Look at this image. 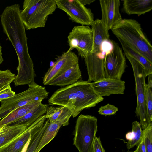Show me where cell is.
<instances>
[{
  "label": "cell",
  "instance_id": "cell-33",
  "mask_svg": "<svg viewBox=\"0 0 152 152\" xmlns=\"http://www.w3.org/2000/svg\"><path fill=\"white\" fill-rule=\"evenodd\" d=\"M91 152H105L99 137H95Z\"/></svg>",
  "mask_w": 152,
  "mask_h": 152
},
{
  "label": "cell",
  "instance_id": "cell-34",
  "mask_svg": "<svg viewBox=\"0 0 152 152\" xmlns=\"http://www.w3.org/2000/svg\"><path fill=\"white\" fill-rule=\"evenodd\" d=\"M134 152H146L145 146L143 135L141 140L138 145L137 146L136 149Z\"/></svg>",
  "mask_w": 152,
  "mask_h": 152
},
{
  "label": "cell",
  "instance_id": "cell-7",
  "mask_svg": "<svg viewBox=\"0 0 152 152\" xmlns=\"http://www.w3.org/2000/svg\"><path fill=\"white\" fill-rule=\"evenodd\" d=\"M130 62L134 76L137 104L135 113L139 118L140 123L143 130L145 129L151 123L147 115L145 101V91L146 85L144 69L138 62L126 54H124Z\"/></svg>",
  "mask_w": 152,
  "mask_h": 152
},
{
  "label": "cell",
  "instance_id": "cell-14",
  "mask_svg": "<svg viewBox=\"0 0 152 152\" xmlns=\"http://www.w3.org/2000/svg\"><path fill=\"white\" fill-rule=\"evenodd\" d=\"M91 84L96 94L102 97L113 94H123L125 88V82L121 79L105 78L91 82Z\"/></svg>",
  "mask_w": 152,
  "mask_h": 152
},
{
  "label": "cell",
  "instance_id": "cell-3",
  "mask_svg": "<svg viewBox=\"0 0 152 152\" xmlns=\"http://www.w3.org/2000/svg\"><path fill=\"white\" fill-rule=\"evenodd\" d=\"M111 30L119 40L152 63V46L138 21L132 19H122Z\"/></svg>",
  "mask_w": 152,
  "mask_h": 152
},
{
  "label": "cell",
  "instance_id": "cell-35",
  "mask_svg": "<svg viewBox=\"0 0 152 152\" xmlns=\"http://www.w3.org/2000/svg\"><path fill=\"white\" fill-rule=\"evenodd\" d=\"M80 2L84 6L86 5H89L93 3L94 0H79Z\"/></svg>",
  "mask_w": 152,
  "mask_h": 152
},
{
  "label": "cell",
  "instance_id": "cell-13",
  "mask_svg": "<svg viewBox=\"0 0 152 152\" xmlns=\"http://www.w3.org/2000/svg\"><path fill=\"white\" fill-rule=\"evenodd\" d=\"M47 118L44 115L29 126L21 134L9 143L0 148V152H19L24 147L31 137L32 132L42 126Z\"/></svg>",
  "mask_w": 152,
  "mask_h": 152
},
{
  "label": "cell",
  "instance_id": "cell-5",
  "mask_svg": "<svg viewBox=\"0 0 152 152\" xmlns=\"http://www.w3.org/2000/svg\"><path fill=\"white\" fill-rule=\"evenodd\" d=\"M97 119L90 115L82 114L77 120L73 144L79 152H91L97 131Z\"/></svg>",
  "mask_w": 152,
  "mask_h": 152
},
{
  "label": "cell",
  "instance_id": "cell-12",
  "mask_svg": "<svg viewBox=\"0 0 152 152\" xmlns=\"http://www.w3.org/2000/svg\"><path fill=\"white\" fill-rule=\"evenodd\" d=\"M102 14L101 19L109 31L122 19L119 11V0H100Z\"/></svg>",
  "mask_w": 152,
  "mask_h": 152
},
{
  "label": "cell",
  "instance_id": "cell-16",
  "mask_svg": "<svg viewBox=\"0 0 152 152\" xmlns=\"http://www.w3.org/2000/svg\"><path fill=\"white\" fill-rule=\"evenodd\" d=\"M81 72L78 64L73 66L50 81L48 85L64 86L72 84L81 77Z\"/></svg>",
  "mask_w": 152,
  "mask_h": 152
},
{
  "label": "cell",
  "instance_id": "cell-31",
  "mask_svg": "<svg viewBox=\"0 0 152 152\" xmlns=\"http://www.w3.org/2000/svg\"><path fill=\"white\" fill-rule=\"evenodd\" d=\"M113 48V45L112 40L110 39H105L103 40L101 43L99 52L102 55L105 56L111 53Z\"/></svg>",
  "mask_w": 152,
  "mask_h": 152
},
{
  "label": "cell",
  "instance_id": "cell-1",
  "mask_svg": "<svg viewBox=\"0 0 152 152\" xmlns=\"http://www.w3.org/2000/svg\"><path fill=\"white\" fill-rule=\"evenodd\" d=\"M20 12V5L14 4L6 7L0 16L3 32L13 46L18 57V73L13 81L15 86L34 83L36 76Z\"/></svg>",
  "mask_w": 152,
  "mask_h": 152
},
{
  "label": "cell",
  "instance_id": "cell-20",
  "mask_svg": "<svg viewBox=\"0 0 152 152\" xmlns=\"http://www.w3.org/2000/svg\"><path fill=\"white\" fill-rule=\"evenodd\" d=\"M42 100L33 101L13 110L0 120V128L9 125L23 116L42 103Z\"/></svg>",
  "mask_w": 152,
  "mask_h": 152
},
{
  "label": "cell",
  "instance_id": "cell-22",
  "mask_svg": "<svg viewBox=\"0 0 152 152\" xmlns=\"http://www.w3.org/2000/svg\"><path fill=\"white\" fill-rule=\"evenodd\" d=\"M6 132L0 136V148L22 134L29 126L26 124L8 125Z\"/></svg>",
  "mask_w": 152,
  "mask_h": 152
},
{
  "label": "cell",
  "instance_id": "cell-10",
  "mask_svg": "<svg viewBox=\"0 0 152 152\" xmlns=\"http://www.w3.org/2000/svg\"><path fill=\"white\" fill-rule=\"evenodd\" d=\"M112 41L113 50L110 54L106 56L104 61L105 77L120 80L127 67L126 59L118 44Z\"/></svg>",
  "mask_w": 152,
  "mask_h": 152
},
{
  "label": "cell",
  "instance_id": "cell-23",
  "mask_svg": "<svg viewBox=\"0 0 152 152\" xmlns=\"http://www.w3.org/2000/svg\"><path fill=\"white\" fill-rule=\"evenodd\" d=\"M121 45L124 54H126L140 64L143 67L146 77L152 74V63L139 53L130 48L121 40H119Z\"/></svg>",
  "mask_w": 152,
  "mask_h": 152
},
{
  "label": "cell",
  "instance_id": "cell-28",
  "mask_svg": "<svg viewBox=\"0 0 152 152\" xmlns=\"http://www.w3.org/2000/svg\"><path fill=\"white\" fill-rule=\"evenodd\" d=\"M146 152H152V124L151 123L145 129L143 130Z\"/></svg>",
  "mask_w": 152,
  "mask_h": 152
},
{
  "label": "cell",
  "instance_id": "cell-8",
  "mask_svg": "<svg viewBox=\"0 0 152 152\" xmlns=\"http://www.w3.org/2000/svg\"><path fill=\"white\" fill-rule=\"evenodd\" d=\"M69 48L68 51L76 49L79 56L84 58L92 50L93 43L92 30L89 26L80 25L74 26L68 37Z\"/></svg>",
  "mask_w": 152,
  "mask_h": 152
},
{
  "label": "cell",
  "instance_id": "cell-40",
  "mask_svg": "<svg viewBox=\"0 0 152 152\" xmlns=\"http://www.w3.org/2000/svg\"></svg>",
  "mask_w": 152,
  "mask_h": 152
},
{
  "label": "cell",
  "instance_id": "cell-25",
  "mask_svg": "<svg viewBox=\"0 0 152 152\" xmlns=\"http://www.w3.org/2000/svg\"><path fill=\"white\" fill-rule=\"evenodd\" d=\"M50 122L47 118L43 125L37 129L32 133L29 144L25 152H35L40 140Z\"/></svg>",
  "mask_w": 152,
  "mask_h": 152
},
{
  "label": "cell",
  "instance_id": "cell-6",
  "mask_svg": "<svg viewBox=\"0 0 152 152\" xmlns=\"http://www.w3.org/2000/svg\"><path fill=\"white\" fill-rule=\"evenodd\" d=\"M28 86L26 91L1 101L0 120L17 109L32 102L42 101L48 96V93L44 87L36 83Z\"/></svg>",
  "mask_w": 152,
  "mask_h": 152
},
{
  "label": "cell",
  "instance_id": "cell-19",
  "mask_svg": "<svg viewBox=\"0 0 152 152\" xmlns=\"http://www.w3.org/2000/svg\"><path fill=\"white\" fill-rule=\"evenodd\" d=\"M72 114V111L65 106H48L45 115L50 122L60 121L62 123L63 126H64L69 124V120Z\"/></svg>",
  "mask_w": 152,
  "mask_h": 152
},
{
  "label": "cell",
  "instance_id": "cell-2",
  "mask_svg": "<svg viewBox=\"0 0 152 152\" xmlns=\"http://www.w3.org/2000/svg\"><path fill=\"white\" fill-rule=\"evenodd\" d=\"M104 99L95 92L91 82L80 80L58 89L48 101L50 104L68 107L75 118L84 109L94 107Z\"/></svg>",
  "mask_w": 152,
  "mask_h": 152
},
{
  "label": "cell",
  "instance_id": "cell-38",
  "mask_svg": "<svg viewBox=\"0 0 152 152\" xmlns=\"http://www.w3.org/2000/svg\"><path fill=\"white\" fill-rule=\"evenodd\" d=\"M4 61L2 56V47L0 43V65Z\"/></svg>",
  "mask_w": 152,
  "mask_h": 152
},
{
  "label": "cell",
  "instance_id": "cell-32",
  "mask_svg": "<svg viewBox=\"0 0 152 152\" xmlns=\"http://www.w3.org/2000/svg\"><path fill=\"white\" fill-rule=\"evenodd\" d=\"M16 94L12 91L10 85L0 91V102L14 96Z\"/></svg>",
  "mask_w": 152,
  "mask_h": 152
},
{
  "label": "cell",
  "instance_id": "cell-27",
  "mask_svg": "<svg viewBox=\"0 0 152 152\" xmlns=\"http://www.w3.org/2000/svg\"><path fill=\"white\" fill-rule=\"evenodd\" d=\"M16 75L9 69L0 70V91L6 88L15 79Z\"/></svg>",
  "mask_w": 152,
  "mask_h": 152
},
{
  "label": "cell",
  "instance_id": "cell-39",
  "mask_svg": "<svg viewBox=\"0 0 152 152\" xmlns=\"http://www.w3.org/2000/svg\"><path fill=\"white\" fill-rule=\"evenodd\" d=\"M126 139L128 140H131L132 138V132L127 133L126 135Z\"/></svg>",
  "mask_w": 152,
  "mask_h": 152
},
{
  "label": "cell",
  "instance_id": "cell-21",
  "mask_svg": "<svg viewBox=\"0 0 152 152\" xmlns=\"http://www.w3.org/2000/svg\"><path fill=\"white\" fill-rule=\"evenodd\" d=\"M48 106V104L41 103L20 118L9 125L26 124L30 126L39 117L46 114Z\"/></svg>",
  "mask_w": 152,
  "mask_h": 152
},
{
  "label": "cell",
  "instance_id": "cell-26",
  "mask_svg": "<svg viewBox=\"0 0 152 152\" xmlns=\"http://www.w3.org/2000/svg\"><path fill=\"white\" fill-rule=\"evenodd\" d=\"M132 138L128 140L126 146L128 149L129 150L135 146H137L141 140L143 135V130L141 125L137 121L133 122L132 124Z\"/></svg>",
  "mask_w": 152,
  "mask_h": 152
},
{
  "label": "cell",
  "instance_id": "cell-11",
  "mask_svg": "<svg viewBox=\"0 0 152 152\" xmlns=\"http://www.w3.org/2000/svg\"><path fill=\"white\" fill-rule=\"evenodd\" d=\"M78 56L72 51L67 50L61 55L58 56L53 65L50 67L45 74L43 79V84L48 85L54 79L78 64Z\"/></svg>",
  "mask_w": 152,
  "mask_h": 152
},
{
  "label": "cell",
  "instance_id": "cell-36",
  "mask_svg": "<svg viewBox=\"0 0 152 152\" xmlns=\"http://www.w3.org/2000/svg\"><path fill=\"white\" fill-rule=\"evenodd\" d=\"M148 83L147 84L148 86L150 88H152V74L149 75L148 76Z\"/></svg>",
  "mask_w": 152,
  "mask_h": 152
},
{
  "label": "cell",
  "instance_id": "cell-29",
  "mask_svg": "<svg viewBox=\"0 0 152 152\" xmlns=\"http://www.w3.org/2000/svg\"><path fill=\"white\" fill-rule=\"evenodd\" d=\"M145 101L147 112L150 120L152 121V88L146 84L145 91Z\"/></svg>",
  "mask_w": 152,
  "mask_h": 152
},
{
  "label": "cell",
  "instance_id": "cell-37",
  "mask_svg": "<svg viewBox=\"0 0 152 152\" xmlns=\"http://www.w3.org/2000/svg\"><path fill=\"white\" fill-rule=\"evenodd\" d=\"M8 126H4L0 128V136L3 134L6 131Z\"/></svg>",
  "mask_w": 152,
  "mask_h": 152
},
{
  "label": "cell",
  "instance_id": "cell-24",
  "mask_svg": "<svg viewBox=\"0 0 152 152\" xmlns=\"http://www.w3.org/2000/svg\"><path fill=\"white\" fill-rule=\"evenodd\" d=\"M63 126L60 121L50 122L42 136L35 152H39L45 145L51 141L56 136L61 127Z\"/></svg>",
  "mask_w": 152,
  "mask_h": 152
},
{
  "label": "cell",
  "instance_id": "cell-17",
  "mask_svg": "<svg viewBox=\"0 0 152 152\" xmlns=\"http://www.w3.org/2000/svg\"><path fill=\"white\" fill-rule=\"evenodd\" d=\"M152 9V0H124L123 10L129 15L138 16L150 11Z\"/></svg>",
  "mask_w": 152,
  "mask_h": 152
},
{
  "label": "cell",
  "instance_id": "cell-30",
  "mask_svg": "<svg viewBox=\"0 0 152 152\" xmlns=\"http://www.w3.org/2000/svg\"><path fill=\"white\" fill-rule=\"evenodd\" d=\"M118 110V109L117 107L108 103L99 108L98 113L102 115L110 116L115 115Z\"/></svg>",
  "mask_w": 152,
  "mask_h": 152
},
{
  "label": "cell",
  "instance_id": "cell-4",
  "mask_svg": "<svg viewBox=\"0 0 152 152\" xmlns=\"http://www.w3.org/2000/svg\"><path fill=\"white\" fill-rule=\"evenodd\" d=\"M57 7L55 0H25L20 16L27 30L45 27Z\"/></svg>",
  "mask_w": 152,
  "mask_h": 152
},
{
  "label": "cell",
  "instance_id": "cell-15",
  "mask_svg": "<svg viewBox=\"0 0 152 152\" xmlns=\"http://www.w3.org/2000/svg\"><path fill=\"white\" fill-rule=\"evenodd\" d=\"M84 59L88 74V82H98L105 78L104 59H100L94 53H90Z\"/></svg>",
  "mask_w": 152,
  "mask_h": 152
},
{
  "label": "cell",
  "instance_id": "cell-18",
  "mask_svg": "<svg viewBox=\"0 0 152 152\" xmlns=\"http://www.w3.org/2000/svg\"><path fill=\"white\" fill-rule=\"evenodd\" d=\"M91 26L93 32V43L90 53H96L99 51L100 46L102 42L110 39V35L101 20L96 19L94 20Z\"/></svg>",
  "mask_w": 152,
  "mask_h": 152
},
{
  "label": "cell",
  "instance_id": "cell-9",
  "mask_svg": "<svg viewBox=\"0 0 152 152\" xmlns=\"http://www.w3.org/2000/svg\"><path fill=\"white\" fill-rule=\"evenodd\" d=\"M57 7L65 12L72 21L81 25L91 26L94 20L91 10L79 0H55Z\"/></svg>",
  "mask_w": 152,
  "mask_h": 152
}]
</instances>
